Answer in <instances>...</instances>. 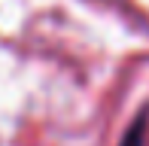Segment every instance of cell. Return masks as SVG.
I'll return each instance as SVG.
<instances>
[{"label": "cell", "mask_w": 149, "mask_h": 146, "mask_svg": "<svg viewBox=\"0 0 149 146\" xmlns=\"http://www.w3.org/2000/svg\"><path fill=\"white\" fill-rule=\"evenodd\" d=\"M143 134H146V113H140V116L134 119V125L125 131V137H122L119 146H143Z\"/></svg>", "instance_id": "cell-1"}]
</instances>
